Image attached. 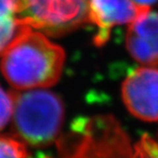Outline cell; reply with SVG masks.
<instances>
[{
  "label": "cell",
  "instance_id": "5",
  "mask_svg": "<svg viewBox=\"0 0 158 158\" xmlns=\"http://www.w3.org/2000/svg\"><path fill=\"white\" fill-rule=\"evenodd\" d=\"M121 94L133 116L158 121V66H143L130 73L122 83Z\"/></svg>",
  "mask_w": 158,
  "mask_h": 158
},
{
  "label": "cell",
  "instance_id": "8",
  "mask_svg": "<svg viewBox=\"0 0 158 158\" xmlns=\"http://www.w3.org/2000/svg\"><path fill=\"white\" fill-rule=\"evenodd\" d=\"M19 0H0V59L4 52L28 27L18 14Z\"/></svg>",
  "mask_w": 158,
  "mask_h": 158
},
{
  "label": "cell",
  "instance_id": "7",
  "mask_svg": "<svg viewBox=\"0 0 158 158\" xmlns=\"http://www.w3.org/2000/svg\"><path fill=\"white\" fill-rule=\"evenodd\" d=\"M126 46L144 66H158V12L146 10L129 25Z\"/></svg>",
  "mask_w": 158,
  "mask_h": 158
},
{
  "label": "cell",
  "instance_id": "4",
  "mask_svg": "<svg viewBox=\"0 0 158 158\" xmlns=\"http://www.w3.org/2000/svg\"><path fill=\"white\" fill-rule=\"evenodd\" d=\"M17 15L32 29L59 35L89 22L88 0H19Z\"/></svg>",
  "mask_w": 158,
  "mask_h": 158
},
{
  "label": "cell",
  "instance_id": "11",
  "mask_svg": "<svg viewBox=\"0 0 158 158\" xmlns=\"http://www.w3.org/2000/svg\"><path fill=\"white\" fill-rule=\"evenodd\" d=\"M15 108L14 92H6L0 86V131L13 117Z\"/></svg>",
  "mask_w": 158,
  "mask_h": 158
},
{
  "label": "cell",
  "instance_id": "1",
  "mask_svg": "<svg viewBox=\"0 0 158 158\" xmlns=\"http://www.w3.org/2000/svg\"><path fill=\"white\" fill-rule=\"evenodd\" d=\"M64 62L65 52L60 46L28 27L4 52L0 68L6 80L22 91L54 85L60 78Z\"/></svg>",
  "mask_w": 158,
  "mask_h": 158
},
{
  "label": "cell",
  "instance_id": "10",
  "mask_svg": "<svg viewBox=\"0 0 158 158\" xmlns=\"http://www.w3.org/2000/svg\"><path fill=\"white\" fill-rule=\"evenodd\" d=\"M133 158H158V143L144 134L133 147Z\"/></svg>",
  "mask_w": 158,
  "mask_h": 158
},
{
  "label": "cell",
  "instance_id": "2",
  "mask_svg": "<svg viewBox=\"0 0 158 158\" xmlns=\"http://www.w3.org/2000/svg\"><path fill=\"white\" fill-rule=\"evenodd\" d=\"M14 135L31 147H48L58 139L65 117L61 98L40 89L14 92Z\"/></svg>",
  "mask_w": 158,
  "mask_h": 158
},
{
  "label": "cell",
  "instance_id": "3",
  "mask_svg": "<svg viewBox=\"0 0 158 158\" xmlns=\"http://www.w3.org/2000/svg\"><path fill=\"white\" fill-rule=\"evenodd\" d=\"M58 147L59 158H133L127 133L110 115L80 120Z\"/></svg>",
  "mask_w": 158,
  "mask_h": 158
},
{
  "label": "cell",
  "instance_id": "12",
  "mask_svg": "<svg viewBox=\"0 0 158 158\" xmlns=\"http://www.w3.org/2000/svg\"><path fill=\"white\" fill-rule=\"evenodd\" d=\"M133 1L141 7L151 8L152 5H154L158 2V0H133Z\"/></svg>",
  "mask_w": 158,
  "mask_h": 158
},
{
  "label": "cell",
  "instance_id": "6",
  "mask_svg": "<svg viewBox=\"0 0 158 158\" xmlns=\"http://www.w3.org/2000/svg\"><path fill=\"white\" fill-rule=\"evenodd\" d=\"M151 8L141 7L133 0H88L89 22L95 25V46L101 47L109 40L112 28L130 25Z\"/></svg>",
  "mask_w": 158,
  "mask_h": 158
},
{
  "label": "cell",
  "instance_id": "9",
  "mask_svg": "<svg viewBox=\"0 0 158 158\" xmlns=\"http://www.w3.org/2000/svg\"><path fill=\"white\" fill-rule=\"evenodd\" d=\"M0 158H30V152L15 135L0 134Z\"/></svg>",
  "mask_w": 158,
  "mask_h": 158
}]
</instances>
